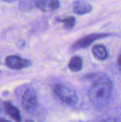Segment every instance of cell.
<instances>
[{"label":"cell","instance_id":"2","mask_svg":"<svg viewBox=\"0 0 121 122\" xmlns=\"http://www.w3.org/2000/svg\"><path fill=\"white\" fill-rule=\"evenodd\" d=\"M53 92L56 96L63 103L70 105H76L79 100L77 92L68 85L57 83L53 86Z\"/></svg>","mask_w":121,"mask_h":122},{"label":"cell","instance_id":"6","mask_svg":"<svg viewBox=\"0 0 121 122\" xmlns=\"http://www.w3.org/2000/svg\"><path fill=\"white\" fill-rule=\"evenodd\" d=\"M36 6L44 12H50L58 9L60 3L58 0H36Z\"/></svg>","mask_w":121,"mask_h":122},{"label":"cell","instance_id":"3","mask_svg":"<svg viewBox=\"0 0 121 122\" xmlns=\"http://www.w3.org/2000/svg\"><path fill=\"white\" fill-rule=\"evenodd\" d=\"M21 105L28 112H34L37 110L39 106L38 95L33 88H27L21 97Z\"/></svg>","mask_w":121,"mask_h":122},{"label":"cell","instance_id":"4","mask_svg":"<svg viewBox=\"0 0 121 122\" xmlns=\"http://www.w3.org/2000/svg\"><path fill=\"white\" fill-rule=\"evenodd\" d=\"M110 36V34L108 33H98V34H91L87 36H83V38L78 39L77 41H76L71 49L72 50H78V49H85L86 47H88L93 42L95 41L105 38Z\"/></svg>","mask_w":121,"mask_h":122},{"label":"cell","instance_id":"1","mask_svg":"<svg viewBox=\"0 0 121 122\" xmlns=\"http://www.w3.org/2000/svg\"><path fill=\"white\" fill-rule=\"evenodd\" d=\"M92 84L88 91V97L91 103L96 108L101 109L107 106L112 97L114 84L106 76L93 74Z\"/></svg>","mask_w":121,"mask_h":122},{"label":"cell","instance_id":"5","mask_svg":"<svg viewBox=\"0 0 121 122\" xmlns=\"http://www.w3.org/2000/svg\"><path fill=\"white\" fill-rule=\"evenodd\" d=\"M5 65L9 69L19 70L30 66L31 65V61L18 56L11 55L5 59Z\"/></svg>","mask_w":121,"mask_h":122},{"label":"cell","instance_id":"14","mask_svg":"<svg viewBox=\"0 0 121 122\" xmlns=\"http://www.w3.org/2000/svg\"><path fill=\"white\" fill-rule=\"evenodd\" d=\"M1 1H6V2H14V1H17V0H1Z\"/></svg>","mask_w":121,"mask_h":122},{"label":"cell","instance_id":"10","mask_svg":"<svg viewBox=\"0 0 121 122\" xmlns=\"http://www.w3.org/2000/svg\"><path fill=\"white\" fill-rule=\"evenodd\" d=\"M68 68L71 71L73 72H78L81 71L83 68L82 59L78 56H73L68 63Z\"/></svg>","mask_w":121,"mask_h":122},{"label":"cell","instance_id":"15","mask_svg":"<svg viewBox=\"0 0 121 122\" xmlns=\"http://www.w3.org/2000/svg\"><path fill=\"white\" fill-rule=\"evenodd\" d=\"M0 122H11L6 119H0Z\"/></svg>","mask_w":121,"mask_h":122},{"label":"cell","instance_id":"8","mask_svg":"<svg viewBox=\"0 0 121 122\" xmlns=\"http://www.w3.org/2000/svg\"><path fill=\"white\" fill-rule=\"evenodd\" d=\"M4 107L6 114L11 117L14 121L16 122H21V116L19 110L10 102H5L4 103Z\"/></svg>","mask_w":121,"mask_h":122},{"label":"cell","instance_id":"9","mask_svg":"<svg viewBox=\"0 0 121 122\" xmlns=\"http://www.w3.org/2000/svg\"><path fill=\"white\" fill-rule=\"evenodd\" d=\"M92 52L95 58L99 61L106 60L108 56V53L106 48L101 44L95 45L92 49Z\"/></svg>","mask_w":121,"mask_h":122},{"label":"cell","instance_id":"13","mask_svg":"<svg viewBox=\"0 0 121 122\" xmlns=\"http://www.w3.org/2000/svg\"><path fill=\"white\" fill-rule=\"evenodd\" d=\"M118 67L121 70V55L120 56L119 59H118Z\"/></svg>","mask_w":121,"mask_h":122},{"label":"cell","instance_id":"7","mask_svg":"<svg viewBox=\"0 0 121 122\" xmlns=\"http://www.w3.org/2000/svg\"><path fill=\"white\" fill-rule=\"evenodd\" d=\"M73 11L78 15L90 13L93 9L92 5L85 1H76L73 4Z\"/></svg>","mask_w":121,"mask_h":122},{"label":"cell","instance_id":"12","mask_svg":"<svg viewBox=\"0 0 121 122\" xmlns=\"http://www.w3.org/2000/svg\"><path fill=\"white\" fill-rule=\"evenodd\" d=\"M58 21L63 23L64 27L66 29H72L74 26L75 23H76V19L73 16H69V17H67L63 19H58Z\"/></svg>","mask_w":121,"mask_h":122},{"label":"cell","instance_id":"16","mask_svg":"<svg viewBox=\"0 0 121 122\" xmlns=\"http://www.w3.org/2000/svg\"><path fill=\"white\" fill-rule=\"evenodd\" d=\"M24 122H32V121H31V120H27V121H25Z\"/></svg>","mask_w":121,"mask_h":122},{"label":"cell","instance_id":"11","mask_svg":"<svg viewBox=\"0 0 121 122\" xmlns=\"http://www.w3.org/2000/svg\"><path fill=\"white\" fill-rule=\"evenodd\" d=\"M36 0H21L20 2V9L22 11H29L36 6Z\"/></svg>","mask_w":121,"mask_h":122}]
</instances>
